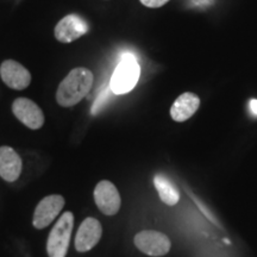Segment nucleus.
I'll list each match as a JSON object with an SVG mask.
<instances>
[{"label":"nucleus","mask_w":257,"mask_h":257,"mask_svg":"<svg viewBox=\"0 0 257 257\" xmlns=\"http://www.w3.org/2000/svg\"><path fill=\"white\" fill-rule=\"evenodd\" d=\"M93 82L94 75L85 67H78L70 70L57 88V104L62 107H72L79 104L91 91Z\"/></svg>","instance_id":"f257e3e1"},{"label":"nucleus","mask_w":257,"mask_h":257,"mask_svg":"<svg viewBox=\"0 0 257 257\" xmlns=\"http://www.w3.org/2000/svg\"><path fill=\"white\" fill-rule=\"evenodd\" d=\"M141 75L140 64L135 57L126 55L115 67L111 76L110 87L114 94H126L136 87Z\"/></svg>","instance_id":"f03ea898"},{"label":"nucleus","mask_w":257,"mask_h":257,"mask_svg":"<svg viewBox=\"0 0 257 257\" xmlns=\"http://www.w3.org/2000/svg\"><path fill=\"white\" fill-rule=\"evenodd\" d=\"M74 226V214L64 212L56 221L48 237L47 252L49 257H66Z\"/></svg>","instance_id":"7ed1b4c3"},{"label":"nucleus","mask_w":257,"mask_h":257,"mask_svg":"<svg viewBox=\"0 0 257 257\" xmlns=\"http://www.w3.org/2000/svg\"><path fill=\"white\" fill-rule=\"evenodd\" d=\"M134 242L138 250L152 257L165 256L172 248L168 236L155 230L141 231L135 236Z\"/></svg>","instance_id":"20e7f679"},{"label":"nucleus","mask_w":257,"mask_h":257,"mask_svg":"<svg viewBox=\"0 0 257 257\" xmlns=\"http://www.w3.org/2000/svg\"><path fill=\"white\" fill-rule=\"evenodd\" d=\"M66 200L62 195L53 194L43 198L36 206L32 218V224L38 230L44 229L53 223L54 219L59 216L61 210L64 207Z\"/></svg>","instance_id":"39448f33"},{"label":"nucleus","mask_w":257,"mask_h":257,"mask_svg":"<svg viewBox=\"0 0 257 257\" xmlns=\"http://www.w3.org/2000/svg\"><path fill=\"white\" fill-rule=\"evenodd\" d=\"M94 201L99 210L106 216H114L120 210V194L117 187L108 180H102L95 186Z\"/></svg>","instance_id":"423d86ee"},{"label":"nucleus","mask_w":257,"mask_h":257,"mask_svg":"<svg viewBox=\"0 0 257 257\" xmlns=\"http://www.w3.org/2000/svg\"><path fill=\"white\" fill-rule=\"evenodd\" d=\"M12 112L19 121L32 130H38L44 124L43 111L36 102L28 98H18L12 104Z\"/></svg>","instance_id":"0eeeda50"},{"label":"nucleus","mask_w":257,"mask_h":257,"mask_svg":"<svg viewBox=\"0 0 257 257\" xmlns=\"http://www.w3.org/2000/svg\"><path fill=\"white\" fill-rule=\"evenodd\" d=\"M88 24L78 15L63 17L55 27V37L62 43H72L87 34Z\"/></svg>","instance_id":"6e6552de"},{"label":"nucleus","mask_w":257,"mask_h":257,"mask_svg":"<svg viewBox=\"0 0 257 257\" xmlns=\"http://www.w3.org/2000/svg\"><path fill=\"white\" fill-rule=\"evenodd\" d=\"M0 76L6 86L12 89H17V91L25 89L31 82L30 72L24 66L14 60H6L2 63Z\"/></svg>","instance_id":"1a4fd4ad"},{"label":"nucleus","mask_w":257,"mask_h":257,"mask_svg":"<svg viewBox=\"0 0 257 257\" xmlns=\"http://www.w3.org/2000/svg\"><path fill=\"white\" fill-rule=\"evenodd\" d=\"M102 236L100 221L94 218H86L80 225L75 237V249L79 252H86L94 248Z\"/></svg>","instance_id":"9d476101"},{"label":"nucleus","mask_w":257,"mask_h":257,"mask_svg":"<svg viewBox=\"0 0 257 257\" xmlns=\"http://www.w3.org/2000/svg\"><path fill=\"white\" fill-rule=\"evenodd\" d=\"M200 107V98L192 92L182 93L170 107V117L178 123H184L195 114Z\"/></svg>","instance_id":"9b49d317"},{"label":"nucleus","mask_w":257,"mask_h":257,"mask_svg":"<svg viewBox=\"0 0 257 257\" xmlns=\"http://www.w3.org/2000/svg\"><path fill=\"white\" fill-rule=\"evenodd\" d=\"M23 162L11 147H0V176L8 182H14L21 176Z\"/></svg>","instance_id":"f8f14e48"},{"label":"nucleus","mask_w":257,"mask_h":257,"mask_svg":"<svg viewBox=\"0 0 257 257\" xmlns=\"http://www.w3.org/2000/svg\"><path fill=\"white\" fill-rule=\"evenodd\" d=\"M154 185L159 193L160 199L168 206H174L180 200V192L176 186L163 174H157L154 178Z\"/></svg>","instance_id":"ddd939ff"},{"label":"nucleus","mask_w":257,"mask_h":257,"mask_svg":"<svg viewBox=\"0 0 257 257\" xmlns=\"http://www.w3.org/2000/svg\"><path fill=\"white\" fill-rule=\"evenodd\" d=\"M144 6L150 9H159L161 6L166 5L170 0H140Z\"/></svg>","instance_id":"4468645a"},{"label":"nucleus","mask_w":257,"mask_h":257,"mask_svg":"<svg viewBox=\"0 0 257 257\" xmlns=\"http://www.w3.org/2000/svg\"><path fill=\"white\" fill-rule=\"evenodd\" d=\"M250 110H251V112L253 114H257V100H255V99H252V100H250Z\"/></svg>","instance_id":"2eb2a0df"}]
</instances>
